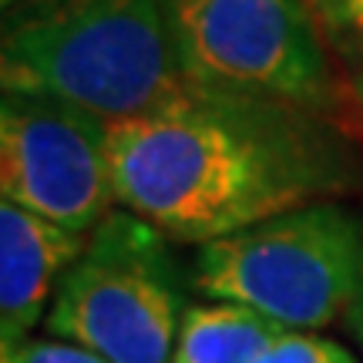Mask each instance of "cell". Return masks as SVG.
<instances>
[{"label": "cell", "mask_w": 363, "mask_h": 363, "mask_svg": "<svg viewBox=\"0 0 363 363\" xmlns=\"http://www.w3.org/2000/svg\"><path fill=\"white\" fill-rule=\"evenodd\" d=\"M13 4H21V0H4V7H13Z\"/></svg>", "instance_id": "4fadbf2b"}, {"label": "cell", "mask_w": 363, "mask_h": 363, "mask_svg": "<svg viewBox=\"0 0 363 363\" xmlns=\"http://www.w3.org/2000/svg\"><path fill=\"white\" fill-rule=\"evenodd\" d=\"M4 360L11 363H108L104 357H98L94 350H84L78 343H67V340H24L17 347H4L0 353Z\"/></svg>", "instance_id": "8fae6325"}, {"label": "cell", "mask_w": 363, "mask_h": 363, "mask_svg": "<svg viewBox=\"0 0 363 363\" xmlns=\"http://www.w3.org/2000/svg\"><path fill=\"white\" fill-rule=\"evenodd\" d=\"M195 283L286 330H320L363 310V219L333 202H306L206 242Z\"/></svg>", "instance_id": "3957f363"}, {"label": "cell", "mask_w": 363, "mask_h": 363, "mask_svg": "<svg viewBox=\"0 0 363 363\" xmlns=\"http://www.w3.org/2000/svg\"><path fill=\"white\" fill-rule=\"evenodd\" d=\"M353 320H357V337H360V347H363V310L357 313V316H353Z\"/></svg>", "instance_id": "7c38bea8"}, {"label": "cell", "mask_w": 363, "mask_h": 363, "mask_svg": "<svg viewBox=\"0 0 363 363\" xmlns=\"http://www.w3.org/2000/svg\"><path fill=\"white\" fill-rule=\"evenodd\" d=\"M4 91L131 121L192 98L165 0H21L0 40Z\"/></svg>", "instance_id": "7a4b0ae2"}, {"label": "cell", "mask_w": 363, "mask_h": 363, "mask_svg": "<svg viewBox=\"0 0 363 363\" xmlns=\"http://www.w3.org/2000/svg\"><path fill=\"white\" fill-rule=\"evenodd\" d=\"M0 192L71 233H91L118 202L111 121L61 98L4 91Z\"/></svg>", "instance_id": "8992f818"}, {"label": "cell", "mask_w": 363, "mask_h": 363, "mask_svg": "<svg viewBox=\"0 0 363 363\" xmlns=\"http://www.w3.org/2000/svg\"><path fill=\"white\" fill-rule=\"evenodd\" d=\"M259 363H357V357L326 337H313L306 330H286Z\"/></svg>", "instance_id": "30bf717a"}, {"label": "cell", "mask_w": 363, "mask_h": 363, "mask_svg": "<svg viewBox=\"0 0 363 363\" xmlns=\"http://www.w3.org/2000/svg\"><path fill=\"white\" fill-rule=\"evenodd\" d=\"M306 7L320 30L323 51L337 48L340 65L363 101V0H306Z\"/></svg>", "instance_id": "9c48e42d"}, {"label": "cell", "mask_w": 363, "mask_h": 363, "mask_svg": "<svg viewBox=\"0 0 363 363\" xmlns=\"http://www.w3.org/2000/svg\"><path fill=\"white\" fill-rule=\"evenodd\" d=\"M162 235L135 212L104 216L54 289L48 333L108 363H172L185 313Z\"/></svg>", "instance_id": "277c9868"}, {"label": "cell", "mask_w": 363, "mask_h": 363, "mask_svg": "<svg viewBox=\"0 0 363 363\" xmlns=\"http://www.w3.org/2000/svg\"><path fill=\"white\" fill-rule=\"evenodd\" d=\"M283 333L286 326L266 313L212 299L185 310L172 363H259Z\"/></svg>", "instance_id": "ba28073f"}, {"label": "cell", "mask_w": 363, "mask_h": 363, "mask_svg": "<svg viewBox=\"0 0 363 363\" xmlns=\"http://www.w3.org/2000/svg\"><path fill=\"white\" fill-rule=\"evenodd\" d=\"M118 202L185 242H216L306 206L330 158L286 104L199 88L165 111L111 121Z\"/></svg>", "instance_id": "6da1fadb"}, {"label": "cell", "mask_w": 363, "mask_h": 363, "mask_svg": "<svg viewBox=\"0 0 363 363\" xmlns=\"http://www.w3.org/2000/svg\"><path fill=\"white\" fill-rule=\"evenodd\" d=\"M0 363H11V360H4V357H0Z\"/></svg>", "instance_id": "5bb4252c"}, {"label": "cell", "mask_w": 363, "mask_h": 363, "mask_svg": "<svg viewBox=\"0 0 363 363\" xmlns=\"http://www.w3.org/2000/svg\"><path fill=\"white\" fill-rule=\"evenodd\" d=\"M175 54L195 88L310 108L330 94L306 0H165Z\"/></svg>", "instance_id": "5b68a950"}, {"label": "cell", "mask_w": 363, "mask_h": 363, "mask_svg": "<svg viewBox=\"0 0 363 363\" xmlns=\"http://www.w3.org/2000/svg\"><path fill=\"white\" fill-rule=\"evenodd\" d=\"M88 246V233H71L27 208L0 206V337L4 347L30 340L48 316V299Z\"/></svg>", "instance_id": "52a82bcc"}]
</instances>
